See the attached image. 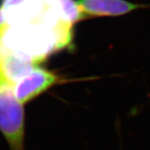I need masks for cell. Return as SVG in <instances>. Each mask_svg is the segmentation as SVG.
<instances>
[{
    "label": "cell",
    "mask_w": 150,
    "mask_h": 150,
    "mask_svg": "<svg viewBox=\"0 0 150 150\" xmlns=\"http://www.w3.org/2000/svg\"><path fill=\"white\" fill-rule=\"evenodd\" d=\"M78 8L83 17L120 16L141 8L126 0H78Z\"/></svg>",
    "instance_id": "cell-3"
},
{
    "label": "cell",
    "mask_w": 150,
    "mask_h": 150,
    "mask_svg": "<svg viewBox=\"0 0 150 150\" xmlns=\"http://www.w3.org/2000/svg\"><path fill=\"white\" fill-rule=\"evenodd\" d=\"M8 28V23L6 18L5 13L4 10L2 8V7H0V38Z\"/></svg>",
    "instance_id": "cell-5"
},
{
    "label": "cell",
    "mask_w": 150,
    "mask_h": 150,
    "mask_svg": "<svg viewBox=\"0 0 150 150\" xmlns=\"http://www.w3.org/2000/svg\"><path fill=\"white\" fill-rule=\"evenodd\" d=\"M60 82L61 79L54 72L35 66L13 85V90L17 99L24 105Z\"/></svg>",
    "instance_id": "cell-2"
},
{
    "label": "cell",
    "mask_w": 150,
    "mask_h": 150,
    "mask_svg": "<svg viewBox=\"0 0 150 150\" xmlns=\"http://www.w3.org/2000/svg\"><path fill=\"white\" fill-rule=\"evenodd\" d=\"M0 81H1V76H0Z\"/></svg>",
    "instance_id": "cell-6"
},
{
    "label": "cell",
    "mask_w": 150,
    "mask_h": 150,
    "mask_svg": "<svg viewBox=\"0 0 150 150\" xmlns=\"http://www.w3.org/2000/svg\"><path fill=\"white\" fill-rule=\"evenodd\" d=\"M36 66L31 61L18 55L0 43V76L13 86Z\"/></svg>",
    "instance_id": "cell-4"
},
{
    "label": "cell",
    "mask_w": 150,
    "mask_h": 150,
    "mask_svg": "<svg viewBox=\"0 0 150 150\" xmlns=\"http://www.w3.org/2000/svg\"><path fill=\"white\" fill-rule=\"evenodd\" d=\"M0 132L12 150H24L23 105L16 98L13 86L0 81Z\"/></svg>",
    "instance_id": "cell-1"
}]
</instances>
